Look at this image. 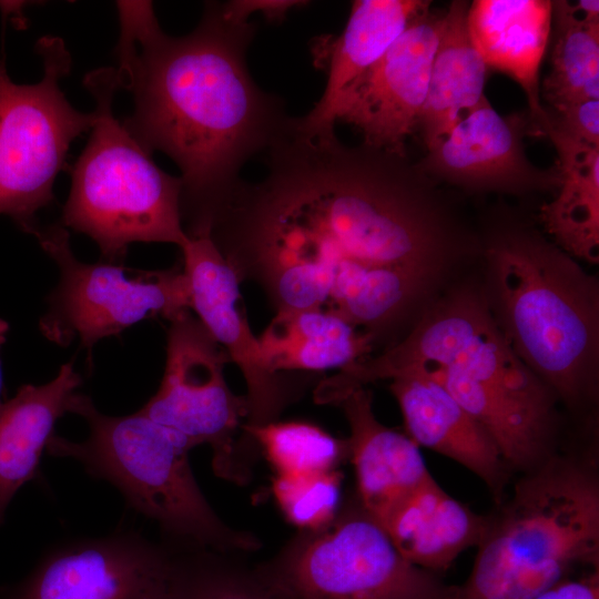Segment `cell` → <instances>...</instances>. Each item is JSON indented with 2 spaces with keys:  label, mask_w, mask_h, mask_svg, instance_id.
I'll use <instances>...</instances> for the list:
<instances>
[{
  "label": "cell",
  "mask_w": 599,
  "mask_h": 599,
  "mask_svg": "<svg viewBox=\"0 0 599 599\" xmlns=\"http://www.w3.org/2000/svg\"><path fill=\"white\" fill-rule=\"evenodd\" d=\"M227 362L229 354L201 321L184 311L170 321L162 382L140 412L193 447L210 445L215 474L244 484L251 473L243 449L248 441L237 440L236 434L247 417V402L226 384Z\"/></svg>",
  "instance_id": "8fae6325"
},
{
  "label": "cell",
  "mask_w": 599,
  "mask_h": 599,
  "mask_svg": "<svg viewBox=\"0 0 599 599\" xmlns=\"http://www.w3.org/2000/svg\"><path fill=\"white\" fill-rule=\"evenodd\" d=\"M551 2V70L540 85L546 108L599 100V19L585 16L570 1Z\"/></svg>",
  "instance_id": "d4e9b609"
},
{
  "label": "cell",
  "mask_w": 599,
  "mask_h": 599,
  "mask_svg": "<svg viewBox=\"0 0 599 599\" xmlns=\"http://www.w3.org/2000/svg\"><path fill=\"white\" fill-rule=\"evenodd\" d=\"M171 599H277L255 570L212 556L180 558Z\"/></svg>",
  "instance_id": "4316f807"
},
{
  "label": "cell",
  "mask_w": 599,
  "mask_h": 599,
  "mask_svg": "<svg viewBox=\"0 0 599 599\" xmlns=\"http://www.w3.org/2000/svg\"><path fill=\"white\" fill-rule=\"evenodd\" d=\"M191 292V309L241 369L246 383L247 425L278 419L298 398L311 374H274L263 359L240 294V280L209 237L181 248Z\"/></svg>",
  "instance_id": "4fadbf2b"
},
{
  "label": "cell",
  "mask_w": 599,
  "mask_h": 599,
  "mask_svg": "<svg viewBox=\"0 0 599 599\" xmlns=\"http://www.w3.org/2000/svg\"><path fill=\"white\" fill-rule=\"evenodd\" d=\"M8 332H9V324L6 321L0 318V351L6 342ZM1 389H2V372H1V362H0V394H1Z\"/></svg>",
  "instance_id": "1f68e13d"
},
{
  "label": "cell",
  "mask_w": 599,
  "mask_h": 599,
  "mask_svg": "<svg viewBox=\"0 0 599 599\" xmlns=\"http://www.w3.org/2000/svg\"><path fill=\"white\" fill-rule=\"evenodd\" d=\"M530 599H599V568L565 578Z\"/></svg>",
  "instance_id": "f546056e"
},
{
  "label": "cell",
  "mask_w": 599,
  "mask_h": 599,
  "mask_svg": "<svg viewBox=\"0 0 599 599\" xmlns=\"http://www.w3.org/2000/svg\"><path fill=\"white\" fill-rule=\"evenodd\" d=\"M470 38L487 68L516 81L534 124L545 115L539 70L552 24L549 0H475L469 3Z\"/></svg>",
  "instance_id": "ac0fdd59"
},
{
  "label": "cell",
  "mask_w": 599,
  "mask_h": 599,
  "mask_svg": "<svg viewBox=\"0 0 599 599\" xmlns=\"http://www.w3.org/2000/svg\"><path fill=\"white\" fill-rule=\"evenodd\" d=\"M486 522L487 516L439 486L404 510L386 532L405 559L436 575L463 551L478 546Z\"/></svg>",
  "instance_id": "cb8c5ba5"
},
{
  "label": "cell",
  "mask_w": 599,
  "mask_h": 599,
  "mask_svg": "<svg viewBox=\"0 0 599 599\" xmlns=\"http://www.w3.org/2000/svg\"><path fill=\"white\" fill-rule=\"evenodd\" d=\"M443 13L418 14L382 59L344 93L336 123L355 128L363 143L407 154L406 141L417 131Z\"/></svg>",
  "instance_id": "9a60e30c"
},
{
  "label": "cell",
  "mask_w": 599,
  "mask_h": 599,
  "mask_svg": "<svg viewBox=\"0 0 599 599\" xmlns=\"http://www.w3.org/2000/svg\"><path fill=\"white\" fill-rule=\"evenodd\" d=\"M538 136L550 140L559 173L556 196L540 209V220L554 243L571 257L599 261V146L577 140L546 120Z\"/></svg>",
  "instance_id": "44dd1931"
},
{
  "label": "cell",
  "mask_w": 599,
  "mask_h": 599,
  "mask_svg": "<svg viewBox=\"0 0 599 599\" xmlns=\"http://www.w3.org/2000/svg\"><path fill=\"white\" fill-rule=\"evenodd\" d=\"M546 120L559 131L599 146V100H583L558 108L545 106Z\"/></svg>",
  "instance_id": "f1b7e54d"
},
{
  "label": "cell",
  "mask_w": 599,
  "mask_h": 599,
  "mask_svg": "<svg viewBox=\"0 0 599 599\" xmlns=\"http://www.w3.org/2000/svg\"><path fill=\"white\" fill-rule=\"evenodd\" d=\"M243 435L261 448L276 475L336 470L348 458L347 439L307 422L242 425Z\"/></svg>",
  "instance_id": "484cf974"
},
{
  "label": "cell",
  "mask_w": 599,
  "mask_h": 599,
  "mask_svg": "<svg viewBox=\"0 0 599 599\" xmlns=\"http://www.w3.org/2000/svg\"><path fill=\"white\" fill-rule=\"evenodd\" d=\"M432 7L429 0H355L347 24L332 43L324 93L302 122L335 129L336 111L347 89L370 70L408 24Z\"/></svg>",
  "instance_id": "ffe728a7"
},
{
  "label": "cell",
  "mask_w": 599,
  "mask_h": 599,
  "mask_svg": "<svg viewBox=\"0 0 599 599\" xmlns=\"http://www.w3.org/2000/svg\"><path fill=\"white\" fill-rule=\"evenodd\" d=\"M257 339L264 364L274 374L341 370L376 348L370 335L316 309L277 312Z\"/></svg>",
  "instance_id": "603a6c76"
},
{
  "label": "cell",
  "mask_w": 599,
  "mask_h": 599,
  "mask_svg": "<svg viewBox=\"0 0 599 599\" xmlns=\"http://www.w3.org/2000/svg\"><path fill=\"white\" fill-rule=\"evenodd\" d=\"M116 7L115 69L134 102L122 124L148 153L161 151L176 163L184 231L209 237L242 167L265 152L290 116L283 99L262 90L248 71L256 26L210 1L193 31L170 37L151 1Z\"/></svg>",
  "instance_id": "7a4b0ae2"
},
{
  "label": "cell",
  "mask_w": 599,
  "mask_h": 599,
  "mask_svg": "<svg viewBox=\"0 0 599 599\" xmlns=\"http://www.w3.org/2000/svg\"><path fill=\"white\" fill-rule=\"evenodd\" d=\"M307 3L298 0H233L222 2V6L224 12L235 20L248 21L252 13L260 11L268 21L281 22L288 11Z\"/></svg>",
  "instance_id": "4dcf8cb0"
},
{
  "label": "cell",
  "mask_w": 599,
  "mask_h": 599,
  "mask_svg": "<svg viewBox=\"0 0 599 599\" xmlns=\"http://www.w3.org/2000/svg\"><path fill=\"white\" fill-rule=\"evenodd\" d=\"M527 136H538L528 111L501 115L485 99L426 149L416 164L436 183L468 192L556 191V165L542 169L534 164L525 148Z\"/></svg>",
  "instance_id": "5bb4252c"
},
{
  "label": "cell",
  "mask_w": 599,
  "mask_h": 599,
  "mask_svg": "<svg viewBox=\"0 0 599 599\" xmlns=\"http://www.w3.org/2000/svg\"><path fill=\"white\" fill-rule=\"evenodd\" d=\"M342 474L336 470L276 475L272 494L285 518L303 530L329 524L339 511Z\"/></svg>",
  "instance_id": "83f0119b"
},
{
  "label": "cell",
  "mask_w": 599,
  "mask_h": 599,
  "mask_svg": "<svg viewBox=\"0 0 599 599\" xmlns=\"http://www.w3.org/2000/svg\"><path fill=\"white\" fill-rule=\"evenodd\" d=\"M255 571L277 599H458L459 593V586L405 559L359 502L322 528L303 530Z\"/></svg>",
  "instance_id": "52a82bcc"
},
{
  "label": "cell",
  "mask_w": 599,
  "mask_h": 599,
  "mask_svg": "<svg viewBox=\"0 0 599 599\" xmlns=\"http://www.w3.org/2000/svg\"><path fill=\"white\" fill-rule=\"evenodd\" d=\"M179 559L134 532L51 550L0 599H171Z\"/></svg>",
  "instance_id": "7c38bea8"
},
{
  "label": "cell",
  "mask_w": 599,
  "mask_h": 599,
  "mask_svg": "<svg viewBox=\"0 0 599 599\" xmlns=\"http://www.w3.org/2000/svg\"><path fill=\"white\" fill-rule=\"evenodd\" d=\"M412 364L450 372L555 417L557 397L514 352L488 302L475 293L458 292L438 302L398 343L338 370L327 383L344 395Z\"/></svg>",
  "instance_id": "ba28073f"
},
{
  "label": "cell",
  "mask_w": 599,
  "mask_h": 599,
  "mask_svg": "<svg viewBox=\"0 0 599 599\" xmlns=\"http://www.w3.org/2000/svg\"><path fill=\"white\" fill-rule=\"evenodd\" d=\"M35 51L43 77L34 84L12 82L0 58V214L32 236L40 226L38 211L54 200L70 144L95 121L94 112L74 109L60 88L71 69L63 40L45 35Z\"/></svg>",
  "instance_id": "9c48e42d"
},
{
  "label": "cell",
  "mask_w": 599,
  "mask_h": 599,
  "mask_svg": "<svg viewBox=\"0 0 599 599\" xmlns=\"http://www.w3.org/2000/svg\"><path fill=\"white\" fill-rule=\"evenodd\" d=\"M390 380L407 436L464 466L501 502L511 469L489 434L436 380L412 370Z\"/></svg>",
  "instance_id": "e0dca14e"
},
{
  "label": "cell",
  "mask_w": 599,
  "mask_h": 599,
  "mask_svg": "<svg viewBox=\"0 0 599 599\" xmlns=\"http://www.w3.org/2000/svg\"><path fill=\"white\" fill-rule=\"evenodd\" d=\"M84 85L95 100V121L71 167L60 224L90 236L110 263H121L134 242L182 248L190 237L181 217V179L161 170L114 116L116 69L90 72Z\"/></svg>",
  "instance_id": "8992f818"
},
{
  "label": "cell",
  "mask_w": 599,
  "mask_h": 599,
  "mask_svg": "<svg viewBox=\"0 0 599 599\" xmlns=\"http://www.w3.org/2000/svg\"><path fill=\"white\" fill-rule=\"evenodd\" d=\"M458 599H530L580 569L599 568L595 461L552 454L497 504Z\"/></svg>",
  "instance_id": "277c9868"
},
{
  "label": "cell",
  "mask_w": 599,
  "mask_h": 599,
  "mask_svg": "<svg viewBox=\"0 0 599 599\" xmlns=\"http://www.w3.org/2000/svg\"><path fill=\"white\" fill-rule=\"evenodd\" d=\"M490 308L518 357L557 398L592 390L598 358L597 281L532 227L506 224L487 238Z\"/></svg>",
  "instance_id": "3957f363"
},
{
  "label": "cell",
  "mask_w": 599,
  "mask_h": 599,
  "mask_svg": "<svg viewBox=\"0 0 599 599\" xmlns=\"http://www.w3.org/2000/svg\"><path fill=\"white\" fill-rule=\"evenodd\" d=\"M82 377L73 362L64 363L43 385H23L0 403V525L16 493L39 474L54 425L69 413Z\"/></svg>",
  "instance_id": "d6986e66"
},
{
  "label": "cell",
  "mask_w": 599,
  "mask_h": 599,
  "mask_svg": "<svg viewBox=\"0 0 599 599\" xmlns=\"http://www.w3.org/2000/svg\"><path fill=\"white\" fill-rule=\"evenodd\" d=\"M469 3L455 0L443 12L427 95L417 124L426 149L487 99L484 87L488 68L469 34Z\"/></svg>",
  "instance_id": "7402d4cb"
},
{
  "label": "cell",
  "mask_w": 599,
  "mask_h": 599,
  "mask_svg": "<svg viewBox=\"0 0 599 599\" xmlns=\"http://www.w3.org/2000/svg\"><path fill=\"white\" fill-rule=\"evenodd\" d=\"M335 405L349 425L348 458L356 477L358 502L386 531L408 507L440 485L407 435L382 424L372 392L358 387Z\"/></svg>",
  "instance_id": "2e32d148"
},
{
  "label": "cell",
  "mask_w": 599,
  "mask_h": 599,
  "mask_svg": "<svg viewBox=\"0 0 599 599\" xmlns=\"http://www.w3.org/2000/svg\"><path fill=\"white\" fill-rule=\"evenodd\" d=\"M69 413L88 423L89 436L72 441L53 435L50 455L72 458L114 485L132 508L167 534L217 551L258 547L253 535L230 528L206 501L189 463L193 446L184 436L140 410L105 415L81 393L73 395Z\"/></svg>",
  "instance_id": "5b68a950"
},
{
  "label": "cell",
  "mask_w": 599,
  "mask_h": 599,
  "mask_svg": "<svg viewBox=\"0 0 599 599\" xmlns=\"http://www.w3.org/2000/svg\"><path fill=\"white\" fill-rule=\"evenodd\" d=\"M241 180L209 238L275 312L337 315L385 349L451 263L471 246L439 184L407 154L347 145L335 129L288 116Z\"/></svg>",
  "instance_id": "6da1fadb"
},
{
  "label": "cell",
  "mask_w": 599,
  "mask_h": 599,
  "mask_svg": "<svg viewBox=\"0 0 599 599\" xmlns=\"http://www.w3.org/2000/svg\"><path fill=\"white\" fill-rule=\"evenodd\" d=\"M33 236L59 268V282L39 321L42 335L68 346L79 341L91 362L93 346L139 322H169L191 309V292L182 261L163 271H138L110 262L84 263L71 248L68 230L39 226Z\"/></svg>",
  "instance_id": "30bf717a"
}]
</instances>
